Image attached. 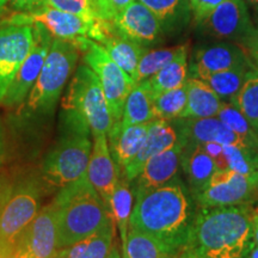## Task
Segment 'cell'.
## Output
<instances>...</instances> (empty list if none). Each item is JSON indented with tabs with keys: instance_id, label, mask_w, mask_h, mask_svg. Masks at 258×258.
Listing matches in <instances>:
<instances>
[{
	"instance_id": "1",
	"label": "cell",
	"mask_w": 258,
	"mask_h": 258,
	"mask_svg": "<svg viewBox=\"0 0 258 258\" xmlns=\"http://www.w3.org/2000/svg\"><path fill=\"white\" fill-rule=\"evenodd\" d=\"M253 214L247 205L202 208L183 251L195 258H247L253 247Z\"/></svg>"
},
{
	"instance_id": "2",
	"label": "cell",
	"mask_w": 258,
	"mask_h": 258,
	"mask_svg": "<svg viewBox=\"0 0 258 258\" xmlns=\"http://www.w3.org/2000/svg\"><path fill=\"white\" fill-rule=\"evenodd\" d=\"M131 226L183 252L192 222L185 188L175 178L166 184L134 194Z\"/></svg>"
},
{
	"instance_id": "3",
	"label": "cell",
	"mask_w": 258,
	"mask_h": 258,
	"mask_svg": "<svg viewBox=\"0 0 258 258\" xmlns=\"http://www.w3.org/2000/svg\"><path fill=\"white\" fill-rule=\"evenodd\" d=\"M56 207V250L98 232L112 222L110 209L86 176L60 189Z\"/></svg>"
},
{
	"instance_id": "4",
	"label": "cell",
	"mask_w": 258,
	"mask_h": 258,
	"mask_svg": "<svg viewBox=\"0 0 258 258\" xmlns=\"http://www.w3.org/2000/svg\"><path fill=\"white\" fill-rule=\"evenodd\" d=\"M91 137V129L82 116L61 109L59 137L42 167L48 184L61 189L85 175L92 152Z\"/></svg>"
},
{
	"instance_id": "5",
	"label": "cell",
	"mask_w": 258,
	"mask_h": 258,
	"mask_svg": "<svg viewBox=\"0 0 258 258\" xmlns=\"http://www.w3.org/2000/svg\"><path fill=\"white\" fill-rule=\"evenodd\" d=\"M42 192V182L36 175L0 184V244L14 246L40 212Z\"/></svg>"
},
{
	"instance_id": "6",
	"label": "cell",
	"mask_w": 258,
	"mask_h": 258,
	"mask_svg": "<svg viewBox=\"0 0 258 258\" xmlns=\"http://www.w3.org/2000/svg\"><path fill=\"white\" fill-rule=\"evenodd\" d=\"M78 56L79 49L73 42L53 38L40 76L28 96L25 104L28 112L49 114L54 110Z\"/></svg>"
},
{
	"instance_id": "7",
	"label": "cell",
	"mask_w": 258,
	"mask_h": 258,
	"mask_svg": "<svg viewBox=\"0 0 258 258\" xmlns=\"http://www.w3.org/2000/svg\"><path fill=\"white\" fill-rule=\"evenodd\" d=\"M62 108L79 114L91 129L92 137L106 135L114 124L101 82L86 63L77 69L62 101Z\"/></svg>"
},
{
	"instance_id": "8",
	"label": "cell",
	"mask_w": 258,
	"mask_h": 258,
	"mask_svg": "<svg viewBox=\"0 0 258 258\" xmlns=\"http://www.w3.org/2000/svg\"><path fill=\"white\" fill-rule=\"evenodd\" d=\"M74 44L83 53L84 62L98 77L112 118L115 122L120 121L128 93L135 85L133 79L109 56L103 46L96 41L82 37L74 42Z\"/></svg>"
},
{
	"instance_id": "9",
	"label": "cell",
	"mask_w": 258,
	"mask_h": 258,
	"mask_svg": "<svg viewBox=\"0 0 258 258\" xmlns=\"http://www.w3.org/2000/svg\"><path fill=\"white\" fill-rule=\"evenodd\" d=\"M206 34L221 41L239 44L253 53L258 29L253 25L245 0H225L200 24Z\"/></svg>"
},
{
	"instance_id": "10",
	"label": "cell",
	"mask_w": 258,
	"mask_h": 258,
	"mask_svg": "<svg viewBox=\"0 0 258 258\" xmlns=\"http://www.w3.org/2000/svg\"><path fill=\"white\" fill-rule=\"evenodd\" d=\"M258 198V176H246L233 170H218L207 186L196 196L202 208L241 206Z\"/></svg>"
},
{
	"instance_id": "11",
	"label": "cell",
	"mask_w": 258,
	"mask_h": 258,
	"mask_svg": "<svg viewBox=\"0 0 258 258\" xmlns=\"http://www.w3.org/2000/svg\"><path fill=\"white\" fill-rule=\"evenodd\" d=\"M97 19L95 22H88L79 16L44 5L34 11L16 12L3 21V23L8 25H32L38 23L43 25L54 38L71 41L74 43L82 37H92Z\"/></svg>"
},
{
	"instance_id": "12",
	"label": "cell",
	"mask_w": 258,
	"mask_h": 258,
	"mask_svg": "<svg viewBox=\"0 0 258 258\" xmlns=\"http://www.w3.org/2000/svg\"><path fill=\"white\" fill-rule=\"evenodd\" d=\"M55 251L56 207L53 200L22 232L11 252L14 258H51Z\"/></svg>"
},
{
	"instance_id": "13",
	"label": "cell",
	"mask_w": 258,
	"mask_h": 258,
	"mask_svg": "<svg viewBox=\"0 0 258 258\" xmlns=\"http://www.w3.org/2000/svg\"><path fill=\"white\" fill-rule=\"evenodd\" d=\"M34 27V44H32L30 53L25 57L21 69L18 70L15 79L6 91L2 104L8 108L21 105L29 93L34 88L35 83L40 76L42 67L50 49L53 36L43 25L32 24Z\"/></svg>"
},
{
	"instance_id": "14",
	"label": "cell",
	"mask_w": 258,
	"mask_h": 258,
	"mask_svg": "<svg viewBox=\"0 0 258 258\" xmlns=\"http://www.w3.org/2000/svg\"><path fill=\"white\" fill-rule=\"evenodd\" d=\"M32 44V25H6L0 29V104Z\"/></svg>"
},
{
	"instance_id": "15",
	"label": "cell",
	"mask_w": 258,
	"mask_h": 258,
	"mask_svg": "<svg viewBox=\"0 0 258 258\" xmlns=\"http://www.w3.org/2000/svg\"><path fill=\"white\" fill-rule=\"evenodd\" d=\"M244 66L254 67L247 50L239 44L220 41L203 44L194 50L190 72L195 78L203 79L209 74Z\"/></svg>"
},
{
	"instance_id": "16",
	"label": "cell",
	"mask_w": 258,
	"mask_h": 258,
	"mask_svg": "<svg viewBox=\"0 0 258 258\" xmlns=\"http://www.w3.org/2000/svg\"><path fill=\"white\" fill-rule=\"evenodd\" d=\"M112 22L121 35L145 47L156 43L164 32L157 16L139 0L128 5Z\"/></svg>"
},
{
	"instance_id": "17",
	"label": "cell",
	"mask_w": 258,
	"mask_h": 258,
	"mask_svg": "<svg viewBox=\"0 0 258 258\" xmlns=\"http://www.w3.org/2000/svg\"><path fill=\"white\" fill-rule=\"evenodd\" d=\"M185 144L186 141L178 137V141L172 147L148 159L137 178L133 180L135 182L133 192L137 194L157 188L175 179L182 164L183 148Z\"/></svg>"
},
{
	"instance_id": "18",
	"label": "cell",
	"mask_w": 258,
	"mask_h": 258,
	"mask_svg": "<svg viewBox=\"0 0 258 258\" xmlns=\"http://www.w3.org/2000/svg\"><path fill=\"white\" fill-rule=\"evenodd\" d=\"M120 171V167L116 165L111 157L106 135L103 134L93 138L92 152L86 176L108 208L110 207V200Z\"/></svg>"
},
{
	"instance_id": "19",
	"label": "cell",
	"mask_w": 258,
	"mask_h": 258,
	"mask_svg": "<svg viewBox=\"0 0 258 258\" xmlns=\"http://www.w3.org/2000/svg\"><path fill=\"white\" fill-rule=\"evenodd\" d=\"M176 131L178 137L186 143H219L224 146L232 145L251 148L239 135L226 127L218 117L177 118Z\"/></svg>"
},
{
	"instance_id": "20",
	"label": "cell",
	"mask_w": 258,
	"mask_h": 258,
	"mask_svg": "<svg viewBox=\"0 0 258 258\" xmlns=\"http://www.w3.org/2000/svg\"><path fill=\"white\" fill-rule=\"evenodd\" d=\"M96 42L103 46L109 56L134 82L139 61H140L141 56L146 53L147 48L121 35L115 28L114 22L106 21V19H102L101 34H99L98 40Z\"/></svg>"
},
{
	"instance_id": "21",
	"label": "cell",
	"mask_w": 258,
	"mask_h": 258,
	"mask_svg": "<svg viewBox=\"0 0 258 258\" xmlns=\"http://www.w3.org/2000/svg\"><path fill=\"white\" fill-rule=\"evenodd\" d=\"M178 141V133L176 128L165 120H153L148 128L145 143L134 158L127 166L124 167L123 175L129 182H133L137 178L141 169L148 159L163 152L167 148L172 147Z\"/></svg>"
},
{
	"instance_id": "22",
	"label": "cell",
	"mask_w": 258,
	"mask_h": 258,
	"mask_svg": "<svg viewBox=\"0 0 258 258\" xmlns=\"http://www.w3.org/2000/svg\"><path fill=\"white\" fill-rule=\"evenodd\" d=\"M151 122L143 124H123L120 120L111 125L106 134L109 150L121 171H123L141 150Z\"/></svg>"
},
{
	"instance_id": "23",
	"label": "cell",
	"mask_w": 258,
	"mask_h": 258,
	"mask_svg": "<svg viewBox=\"0 0 258 258\" xmlns=\"http://www.w3.org/2000/svg\"><path fill=\"white\" fill-rule=\"evenodd\" d=\"M186 106L179 118L217 117L222 102L207 83L191 77L186 80Z\"/></svg>"
},
{
	"instance_id": "24",
	"label": "cell",
	"mask_w": 258,
	"mask_h": 258,
	"mask_svg": "<svg viewBox=\"0 0 258 258\" xmlns=\"http://www.w3.org/2000/svg\"><path fill=\"white\" fill-rule=\"evenodd\" d=\"M182 166L191 186L194 198L205 190L212 176L218 171L214 160L205 152L201 145L196 143L185 144L182 154Z\"/></svg>"
},
{
	"instance_id": "25",
	"label": "cell",
	"mask_w": 258,
	"mask_h": 258,
	"mask_svg": "<svg viewBox=\"0 0 258 258\" xmlns=\"http://www.w3.org/2000/svg\"><path fill=\"white\" fill-rule=\"evenodd\" d=\"M115 222L69 246L57 249L51 258H109L114 250Z\"/></svg>"
},
{
	"instance_id": "26",
	"label": "cell",
	"mask_w": 258,
	"mask_h": 258,
	"mask_svg": "<svg viewBox=\"0 0 258 258\" xmlns=\"http://www.w3.org/2000/svg\"><path fill=\"white\" fill-rule=\"evenodd\" d=\"M154 97L148 80L137 83L124 102L121 122L123 124H143L156 120Z\"/></svg>"
},
{
	"instance_id": "27",
	"label": "cell",
	"mask_w": 258,
	"mask_h": 258,
	"mask_svg": "<svg viewBox=\"0 0 258 258\" xmlns=\"http://www.w3.org/2000/svg\"><path fill=\"white\" fill-rule=\"evenodd\" d=\"M188 51V44H183L182 49L165 67H163L159 72L147 79L151 90H152L153 97L170 91V90L180 88L186 83L189 71Z\"/></svg>"
},
{
	"instance_id": "28",
	"label": "cell",
	"mask_w": 258,
	"mask_h": 258,
	"mask_svg": "<svg viewBox=\"0 0 258 258\" xmlns=\"http://www.w3.org/2000/svg\"><path fill=\"white\" fill-rule=\"evenodd\" d=\"M122 249L123 258H178L182 253L152 235L131 227Z\"/></svg>"
},
{
	"instance_id": "29",
	"label": "cell",
	"mask_w": 258,
	"mask_h": 258,
	"mask_svg": "<svg viewBox=\"0 0 258 258\" xmlns=\"http://www.w3.org/2000/svg\"><path fill=\"white\" fill-rule=\"evenodd\" d=\"M157 16L164 31L182 30L191 19L189 0H139Z\"/></svg>"
},
{
	"instance_id": "30",
	"label": "cell",
	"mask_w": 258,
	"mask_h": 258,
	"mask_svg": "<svg viewBox=\"0 0 258 258\" xmlns=\"http://www.w3.org/2000/svg\"><path fill=\"white\" fill-rule=\"evenodd\" d=\"M129 180L125 178L123 172L120 171L117 182H116L114 192L110 200V213L115 226L120 232V237L123 246L131 226V217L133 212V196L134 192L129 184Z\"/></svg>"
},
{
	"instance_id": "31",
	"label": "cell",
	"mask_w": 258,
	"mask_h": 258,
	"mask_svg": "<svg viewBox=\"0 0 258 258\" xmlns=\"http://www.w3.org/2000/svg\"><path fill=\"white\" fill-rule=\"evenodd\" d=\"M253 69L256 67H235V69L209 74L202 80L214 90L222 102L232 103L237 97L238 92L240 91L249 71Z\"/></svg>"
},
{
	"instance_id": "32",
	"label": "cell",
	"mask_w": 258,
	"mask_h": 258,
	"mask_svg": "<svg viewBox=\"0 0 258 258\" xmlns=\"http://www.w3.org/2000/svg\"><path fill=\"white\" fill-rule=\"evenodd\" d=\"M258 133V70H250L246 79L232 102Z\"/></svg>"
},
{
	"instance_id": "33",
	"label": "cell",
	"mask_w": 258,
	"mask_h": 258,
	"mask_svg": "<svg viewBox=\"0 0 258 258\" xmlns=\"http://www.w3.org/2000/svg\"><path fill=\"white\" fill-rule=\"evenodd\" d=\"M217 117L233 133L239 135L251 148L258 151V133L237 106L224 102Z\"/></svg>"
},
{
	"instance_id": "34",
	"label": "cell",
	"mask_w": 258,
	"mask_h": 258,
	"mask_svg": "<svg viewBox=\"0 0 258 258\" xmlns=\"http://www.w3.org/2000/svg\"><path fill=\"white\" fill-rule=\"evenodd\" d=\"M186 106V86L170 90L154 97L153 109L156 120L172 121L182 116Z\"/></svg>"
},
{
	"instance_id": "35",
	"label": "cell",
	"mask_w": 258,
	"mask_h": 258,
	"mask_svg": "<svg viewBox=\"0 0 258 258\" xmlns=\"http://www.w3.org/2000/svg\"><path fill=\"white\" fill-rule=\"evenodd\" d=\"M183 44L169 48H160V49L146 50V53L141 56L139 61L137 73L134 77V83H140L150 79L154 74L165 67L171 60L175 57L178 51L182 49Z\"/></svg>"
},
{
	"instance_id": "36",
	"label": "cell",
	"mask_w": 258,
	"mask_h": 258,
	"mask_svg": "<svg viewBox=\"0 0 258 258\" xmlns=\"http://www.w3.org/2000/svg\"><path fill=\"white\" fill-rule=\"evenodd\" d=\"M227 169L246 176H258V151L238 146H224Z\"/></svg>"
},
{
	"instance_id": "37",
	"label": "cell",
	"mask_w": 258,
	"mask_h": 258,
	"mask_svg": "<svg viewBox=\"0 0 258 258\" xmlns=\"http://www.w3.org/2000/svg\"><path fill=\"white\" fill-rule=\"evenodd\" d=\"M46 4L60 11L79 16L88 22H95L99 18L93 0H46Z\"/></svg>"
},
{
	"instance_id": "38",
	"label": "cell",
	"mask_w": 258,
	"mask_h": 258,
	"mask_svg": "<svg viewBox=\"0 0 258 258\" xmlns=\"http://www.w3.org/2000/svg\"><path fill=\"white\" fill-rule=\"evenodd\" d=\"M133 2L135 0H93L98 17L111 22Z\"/></svg>"
},
{
	"instance_id": "39",
	"label": "cell",
	"mask_w": 258,
	"mask_h": 258,
	"mask_svg": "<svg viewBox=\"0 0 258 258\" xmlns=\"http://www.w3.org/2000/svg\"><path fill=\"white\" fill-rule=\"evenodd\" d=\"M189 2L194 21L200 25L213 10L225 0H189Z\"/></svg>"
},
{
	"instance_id": "40",
	"label": "cell",
	"mask_w": 258,
	"mask_h": 258,
	"mask_svg": "<svg viewBox=\"0 0 258 258\" xmlns=\"http://www.w3.org/2000/svg\"><path fill=\"white\" fill-rule=\"evenodd\" d=\"M200 145H201V147L205 150V152L214 160L218 170L227 169V163H226V158L224 153V145L219 143H202Z\"/></svg>"
},
{
	"instance_id": "41",
	"label": "cell",
	"mask_w": 258,
	"mask_h": 258,
	"mask_svg": "<svg viewBox=\"0 0 258 258\" xmlns=\"http://www.w3.org/2000/svg\"><path fill=\"white\" fill-rule=\"evenodd\" d=\"M10 3L16 10L22 12L34 11V10L47 5L46 0H10Z\"/></svg>"
},
{
	"instance_id": "42",
	"label": "cell",
	"mask_w": 258,
	"mask_h": 258,
	"mask_svg": "<svg viewBox=\"0 0 258 258\" xmlns=\"http://www.w3.org/2000/svg\"><path fill=\"white\" fill-rule=\"evenodd\" d=\"M6 156V139H5V132L3 128L2 122H0V165L4 163Z\"/></svg>"
},
{
	"instance_id": "43",
	"label": "cell",
	"mask_w": 258,
	"mask_h": 258,
	"mask_svg": "<svg viewBox=\"0 0 258 258\" xmlns=\"http://www.w3.org/2000/svg\"><path fill=\"white\" fill-rule=\"evenodd\" d=\"M252 241L258 245V209L254 211L252 219Z\"/></svg>"
},
{
	"instance_id": "44",
	"label": "cell",
	"mask_w": 258,
	"mask_h": 258,
	"mask_svg": "<svg viewBox=\"0 0 258 258\" xmlns=\"http://www.w3.org/2000/svg\"><path fill=\"white\" fill-rule=\"evenodd\" d=\"M245 3L258 15V0H245Z\"/></svg>"
},
{
	"instance_id": "45",
	"label": "cell",
	"mask_w": 258,
	"mask_h": 258,
	"mask_svg": "<svg viewBox=\"0 0 258 258\" xmlns=\"http://www.w3.org/2000/svg\"><path fill=\"white\" fill-rule=\"evenodd\" d=\"M247 258H258V245H256V246L251 249Z\"/></svg>"
},
{
	"instance_id": "46",
	"label": "cell",
	"mask_w": 258,
	"mask_h": 258,
	"mask_svg": "<svg viewBox=\"0 0 258 258\" xmlns=\"http://www.w3.org/2000/svg\"><path fill=\"white\" fill-rule=\"evenodd\" d=\"M109 258H121L120 253H118L117 249H116V246L114 247V250H112V252H111L110 256H109Z\"/></svg>"
},
{
	"instance_id": "47",
	"label": "cell",
	"mask_w": 258,
	"mask_h": 258,
	"mask_svg": "<svg viewBox=\"0 0 258 258\" xmlns=\"http://www.w3.org/2000/svg\"><path fill=\"white\" fill-rule=\"evenodd\" d=\"M178 258H195V257H192L191 254H189V253H186L185 251H183L182 253L179 254V257Z\"/></svg>"
},
{
	"instance_id": "48",
	"label": "cell",
	"mask_w": 258,
	"mask_h": 258,
	"mask_svg": "<svg viewBox=\"0 0 258 258\" xmlns=\"http://www.w3.org/2000/svg\"><path fill=\"white\" fill-rule=\"evenodd\" d=\"M253 55H254V57H256V59H258V38H257V43H256V48H254V50H253Z\"/></svg>"
},
{
	"instance_id": "49",
	"label": "cell",
	"mask_w": 258,
	"mask_h": 258,
	"mask_svg": "<svg viewBox=\"0 0 258 258\" xmlns=\"http://www.w3.org/2000/svg\"><path fill=\"white\" fill-rule=\"evenodd\" d=\"M8 2L9 0H0V8H3V6H4Z\"/></svg>"
},
{
	"instance_id": "50",
	"label": "cell",
	"mask_w": 258,
	"mask_h": 258,
	"mask_svg": "<svg viewBox=\"0 0 258 258\" xmlns=\"http://www.w3.org/2000/svg\"><path fill=\"white\" fill-rule=\"evenodd\" d=\"M257 60H258V59H257Z\"/></svg>"
}]
</instances>
